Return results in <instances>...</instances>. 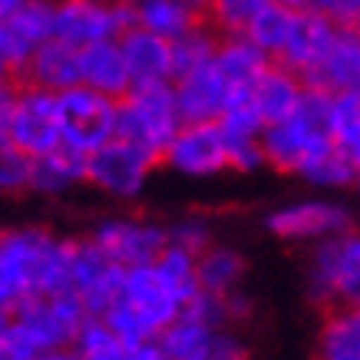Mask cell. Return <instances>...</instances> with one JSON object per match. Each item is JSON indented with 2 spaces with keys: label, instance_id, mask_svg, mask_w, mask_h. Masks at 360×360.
Instances as JSON below:
<instances>
[{
  "label": "cell",
  "instance_id": "cell-30",
  "mask_svg": "<svg viewBox=\"0 0 360 360\" xmlns=\"http://www.w3.org/2000/svg\"><path fill=\"white\" fill-rule=\"evenodd\" d=\"M221 44V33L212 27V23H198L188 33H182L179 40H172V70L175 79L195 73L202 66H208L219 53Z\"/></svg>",
  "mask_w": 360,
  "mask_h": 360
},
{
  "label": "cell",
  "instance_id": "cell-33",
  "mask_svg": "<svg viewBox=\"0 0 360 360\" xmlns=\"http://www.w3.org/2000/svg\"><path fill=\"white\" fill-rule=\"evenodd\" d=\"M73 347L79 350L83 360H132V347H126V344L106 328L103 317H89Z\"/></svg>",
  "mask_w": 360,
  "mask_h": 360
},
{
  "label": "cell",
  "instance_id": "cell-2",
  "mask_svg": "<svg viewBox=\"0 0 360 360\" xmlns=\"http://www.w3.org/2000/svg\"><path fill=\"white\" fill-rule=\"evenodd\" d=\"M264 146V162L274 172L301 175L304 165H311L317 155L330 153L338 142L330 132V93L307 86L301 106L295 116H288L284 122L264 126L262 132Z\"/></svg>",
  "mask_w": 360,
  "mask_h": 360
},
{
  "label": "cell",
  "instance_id": "cell-13",
  "mask_svg": "<svg viewBox=\"0 0 360 360\" xmlns=\"http://www.w3.org/2000/svg\"><path fill=\"white\" fill-rule=\"evenodd\" d=\"M89 241L99 245L126 271L155 264V258L169 248L165 225H155V221H146V219H129V215L103 219L96 229L89 231Z\"/></svg>",
  "mask_w": 360,
  "mask_h": 360
},
{
  "label": "cell",
  "instance_id": "cell-41",
  "mask_svg": "<svg viewBox=\"0 0 360 360\" xmlns=\"http://www.w3.org/2000/svg\"><path fill=\"white\" fill-rule=\"evenodd\" d=\"M212 360H248V347L238 334H231L229 328H221L212 344Z\"/></svg>",
  "mask_w": 360,
  "mask_h": 360
},
{
  "label": "cell",
  "instance_id": "cell-27",
  "mask_svg": "<svg viewBox=\"0 0 360 360\" xmlns=\"http://www.w3.org/2000/svg\"><path fill=\"white\" fill-rule=\"evenodd\" d=\"M221 328H212L205 321L192 317L188 311L179 314L169 328L159 334V344L172 360H212V344Z\"/></svg>",
  "mask_w": 360,
  "mask_h": 360
},
{
  "label": "cell",
  "instance_id": "cell-28",
  "mask_svg": "<svg viewBox=\"0 0 360 360\" xmlns=\"http://www.w3.org/2000/svg\"><path fill=\"white\" fill-rule=\"evenodd\" d=\"M245 278V258L241 251L229 248V245H212L198 255V284L208 295H231L241 288Z\"/></svg>",
  "mask_w": 360,
  "mask_h": 360
},
{
  "label": "cell",
  "instance_id": "cell-46",
  "mask_svg": "<svg viewBox=\"0 0 360 360\" xmlns=\"http://www.w3.org/2000/svg\"><path fill=\"white\" fill-rule=\"evenodd\" d=\"M274 4H284V7H295V11H304L307 0H274Z\"/></svg>",
  "mask_w": 360,
  "mask_h": 360
},
{
  "label": "cell",
  "instance_id": "cell-24",
  "mask_svg": "<svg viewBox=\"0 0 360 360\" xmlns=\"http://www.w3.org/2000/svg\"><path fill=\"white\" fill-rule=\"evenodd\" d=\"M83 182H86V155L70 153V149L60 146L53 153L33 159L30 192H37V195H46V198L66 195V192H73Z\"/></svg>",
  "mask_w": 360,
  "mask_h": 360
},
{
  "label": "cell",
  "instance_id": "cell-31",
  "mask_svg": "<svg viewBox=\"0 0 360 360\" xmlns=\"http://www.w3.org/2000/svg\"><path fill=\"white\" fill-rule=\"evenodd\" d=\"M295 20H297L295 7H284V4H274L271 0V4L251 20V27L245 30V37H248L258 50H264L271 60H278V56L284 53V46H288L291 30H295Z\"/></svg>",
  "mask_w": 360,
  "mask_h": 360
},
{
  "label": "cell",
  "instance_id": "cell-49",
  "mask_svg": "<svg viewBox=\"0 0 360 360\" xmlns=\"http://www.w3.org/2000/svg\"><path fill=\"white\" fill-rule=\"evenodd\" d=\"M357 192H360V179H357Z\"/></svg>",
  "mask_w": 360,
  "mask_h": 360
},
{
  "label": "cell",
  "instance_id": "cell-38",
  "mask_svg": "<svg viewBox=\"0 0 360 360\" xmlns=\"http://www.w3.org/2000/svg\"><path fill=\"white\" fill-rule=\"evenodd\" d=\"M33 186V159L17 149H0V188L7 195L30 192Z\"/></svg>",
  "mask_w": 360,
  "mask_h": 360
},
{
  "label": "cell",
  "instance_id": "cell-36",
  "mask_svg": "<svg viewBox=\"0 0 360 360\" xmlns=\"http://www.w3.org/2000/svg\"><path fill=\"white\" fill-rule=\"evenodd\" d=\"M103 321H106V328H110L126 347H142V344H149V340H159L153 330L142 324V317L136 314L126 301H116V304L103 314Z\"/></svg>",
  "mask_w": 360,
  "mask_h": 360
},
{
  "label": "cell",
  "instance_id": "cell-8",
  "mask_svg": "<svg viewBox=\"0 0 360 360\" xmlns=\"http://www.w3.org/2000/svg\"><path fill=\"white\" fill-rule=\"evenodd\" d=\"M56 0H33L11 13H0V66L11 83L27 77V66L53 40Z\"/></svg>",
  "mask_w": 360,
  "mask_h": 360
},
{
  "label": "cell",
  "instance_id": "cell-1",
  "mask_svg": "<svg viewBox=\"0 0 360 360\" xmlns=\"http://www.w3.org/2000/svg\"><path fill=\"white\" fill-rule=\"evenodd\" d=\"M73 241L44 225H13L0 235V307L56 297L70 291Z\"/></svg>",
  "mask_w": 360,
  "mask_h": 360
},
{
  "label": "cell",
  "instance_id": "cell-37",
  "mask_svg": "<svg viewBox=\"0 0 360 360\" xmlns=\"http://www.w3.org/2000/svg\"><path fill=\"white\" fill-rule=\"evenodd\" d=\"M165 235H169V245L186 248L192 255H202L205 248H212V225L202 215H182V219L169 221Z\"/></svg>",
  "mask_w": 360,
  "mask_h": 360
},
{
  "label": "cell",
  "instance_id": "cell-18",
  "mask_svg": "<svg viewBox=\"0 0 360 360\" xmlns=\"http://www.w3.org/2000/svg\"><path fill=\"white\" fill-rule=\"evenodd\" d=\"M122 56H126V70H129L132 89H153V86H172L175 70H172V44L155 37V33L132 27L120 40Z\"/></svg>",
  "mask_w": 360,
  "mask_h": 360
},
{
  "label": "cell",
  "instance_id": "cell-6",
  "mask_svg": "<svg viewBox=\"0 0 360 360\" xmlns=\"http://www.w3.org/2000/svg\"><path fill=\"white\" fill-rule=\"evenodd\" d=\"M132 27H136L132 7L120 0H56L53 40L73 50L122 40Z\"/></svg>",
  "mask_w": 360,
  "mask_h": 360
},
{
  "label": "cell",
  "instance_id": "cell-26",
  "mask_svg": "<svg viewBox=\"0 0 360 360\" xmlns=\"http://www.w3.org/2000/svg\"><path fill=\"white\" fill-rule=\"evenodd\" d=\"M317 360H360V314L357 307L328 311L317 330Z\"/></svg>",
  "mask_w": 360,
  "mask_h": 360
},
{
  "label": "cell",
  "instance_id": "cell-19",
  "mask_svg": "<svg viewBox=\"0 0 360 360\" xmlns=\"http://www.w3.org/2000/svg\"><path fill=\"white\" fill-rule=\"evenodd\" d=\"M304 93H307V83L297 73H291L281 63H271L245 99H248L251 110L262 116L264 126H274V122H284L288 116H295Z\"/></svg>",
  "mask_w": 360,
  "mask_h": 360
},
{
  "label": "cell",
  "instance_id": "cell-47",
  "mask_svg": "<svg viewBox=\"0 0 360 360\" xmlns=\"http://www.w3.org/2000/svg\"><path fill=\"white\" fill-rule=\"evenodd\" d=\"M350 30H354V37H357V40H360V20L354 23V27H350Z\"/></svg>",
  "mask_w": 360,
  "mask_h": 360
},
{
  "label": "cell",
  "instance_id": "cell-20",
  "mask_svg": "<svg viewBox=\"0 0 360 360\" xmlns=\"http://www.w3.org/2000/svg\"><path fill=\"white\" fill-rule=\"evenodd\" d=\"M208 7L212 0H139L132 7V17H136V27L172 44L192 27L208 23Z\"/></svg>",
  "mask_w": 360,
  "mask_h": 360
},
{
  "label": "cell",
  "instance_id": "cell-3",
  "mask_svg": "<svg viewBox=\"0 0 360 360\" xmlns=\"http://www.w3.org/2000/svg\"><path fill=\"white\" fill-rule=\"evenodd\" d=\"M0 142L4 149L40 159L63 146L56 93L30 83H7L0 93Z\"/></svg>",
  "mask_w": 360,
  "mask_h": 360
},
{
  "label": "cell",
  "instance_id": "cell-40",
  "mask_svg": "<svg viewBox=\"0 0 360 360\" xmlns=\"http://www.w3.org/2000/svg\"><path fill=\"white\" fill-rule=\"evenodd\" d=\"M307 7L324 13L328 20H334L344 30H350L360 20V0H307Z\"/></svg>",
  "mask_w": 360,
  "mask_h": 360
},
{
  "label": "cell",
  "instance_id": "cell-29",
  "mask_svg": "<svg viewBox=\"0 0 360 360\" xmlns=\"http://www.w3.org/2000/svg\"><path fill=\"white\" fill-rule=\"evenodd\" d=\"M153 268H155V274L162 278L165 288H169L182 304H192V301L202 295V284H198V255H192V251L169 245V248L155 258Z\"/></svg>",
  "mask_w": 360,
  "mask_h": 360
},
{
  "label": "cell",
  "instance_id": "cell-7",
  "mask_svg": "<svg viewBox=\"0 0 360 360\" xmlns=\"http://www.w3.org/2000/svg\"><path fill=\"white\" fill-rule=\"evenodd\" d=\"M60 103V132L63 149L79 155H93L106 142L116 139V112L120 103L103 93H93L89 86H73L56 96Z\"/></svg>",
  "mask_w": 360,
  "mask_h": 360
},
{
  "label": "cell",
  "instance_id": "cell-44",
  "mask_svg": "<svg viewBox=\"0 0 360 360\" xmlns=\"http://www.w3.org/2000/svg\"><path fill=\"white\" fill-rule=\"evenodd\" d=\"M40 360H83V357H79L77 347H63V350H50V354H44Z\"/></svg>",
  "mask_w": 360,
  "mask_h": 360
},
{
  "label": "cell",
  "instance_id": "cell-5",
  "mask_svg": "<svg viewBox=\"0 0 360 360\" xmlns=\"http://www.w3.org/2000/svg\"><path fill=\"white\" fill-rule=\"evenodd\" d=\"M186 122L179 116V103H175L172 86H153V89H132L129 96L120 99V112H116V139L132 142L155 155L162 162V153L175 132Z\"/></svg>",
  "mask_w": 360,
  "mask_h": 360
},
{
  "label": "cell",
  "instance_id": "cell-34",
  "mask_svg": "<svg viewBox=\"0 0 360 360\" xmlns=\"http://www.w3.org/2000/svg\"><path fill=\"white\" fill-rule=\"evenodd\" d=\"M271 0H212L208 7V23L221 37H241L251 27V20L268 7Z\"/></svg>",
  "mask_w": 360,
  "mask_h": 360
},
{
  "label": "cell",
  "instance_id": "cell-17",
  "mask_svg": "<svg viewBox=\"0 0 360 360\" xmlns=\"http://www.w3.org/2000/svg\"><path fill=\"white\" fill-rule=\"evenodd\" d=\"M120 301H126V304L142 317V324L153 330L155 338H159L172 321H179V314L186 311V304L165 288L153 264H146V268H129V271H126Z\"/></svg>",
  "mask_w": 360,
  "mask_h": 360
},
{
  "label": "cell",
  "instance_id": "cell-42",
  "mask_svg": "<svg viewBox=\"0 0 360 360\" xmlns=\"http://www.w3.org/2000/svg\"><path fill=\"white\" fill-rule=\"evenodd\" d=\"M225 307H229V321L235 324V321H245V317L251 314V301L245 291H231V295H225Z\"/></svg>",
  "mask_w": 360,
  "mask_h": 360
},
{
  "label": "cell",
  "instance_id": "cell-4",
  "mask_svg": "<svg viewBox=\"0 0 360 360\" xmlns=\"http://www.w3.org/2000/svg\"><path fill=\"white\" fill-rule=\"evenodd\" d=\"M307 297L328 311L360 304V231L314 245L307 262Z\"/></svg>",
  "mask_w": 360,
  "mask_h": 360
},
{
  "label": "cell",
  "instance_id": "cell-25",
  "mask_svg": "<svg viewBox=\"0 0 360 360\" xmlns=\"http://www.w3.org/2000/svg\"><path fill=\"white\" fill-rule=\"evenodd\" d=\"M311 89H324V93H347L360 89V40L354 30H340L338 44L330 46L328 60L321 63L314 77L307 79Z\"/></svg>",
  "mask_w": 360,
  "mask_h": 360
},
{
  "label": "cell",
  "instance_id": "cell-23",
  "mask_svg": "<svg viewBox=\"0 0 360 360\" xmlns=\"http://www.w3.org/2000/svg\"><path fill=\"white\" fill-rule=\"evenodd\" d=\"M271 63H274L271 56L264 50H258L245 33L241 37H221L219 53H215V66L225 73V79L238 89L241 96H248L251 86L264 77V70Z\"/></svg>",
  "mask_w": 360,
  "mask_h": 360
},
{
  "label": "cell",
  "instance_id": "cell-12",
  "mask_svg": "<svg viewBox=\"0 0 360 360\" xmlns=\"http://www.w3.org/2000/svg\"><path fill=\"white\" fill-rule=\"evenodd\" d=\"M126 268L112 262L106 251L89 238L73 241V264H70V291L86 304L89 317H103L122 297Z\"/></svg>",
  "mask_w": 360,
  "mask_h": 360
},
{
  "label": "cell",
  "instance_id": "cell-14",
  "mask_svg": "<svg viewBox=\"0 0 360 360\" xmlns=\"http://www.w3.org/2000/svg\"><path fill=\"white\" fill-rule=\"evenodd\" d=\"M162 165L186 179H212L229 169V146L219 122H186L162 153Z\"/></svg>",
  "mask_w": 360,
  "mask_h": 360
},
{
  "label": "cell",
  "instance_id": "cell-21",
  "mask_svg": "<svg viewBox=\"0 0 360 360\" xmlns=\"http://www.w3.org/2000/svg\"><path fill=\"white\" fill-rule=\"evenodd\" d=\"M79 70H83V86H89L93 93H103L116 103L132 93L120 40H106V44L79 50Z\"/></svg>",
  "mask_w": 360,
  "mask_h": 360
},
{
  "label": "cell",
  "instance_id": "cell-11",
  "mask_svg": "<svg viewBox=\"0 0 360 360\" xmlns=\"http://www.w3.org/2000/svg\"><path fill=\"white\" fill-rule=\"evenodd\" d=\"M264 229L281 241H321L350 231V208L334 198H301L264 215Z\"/></svg>",
  "mask_w": 360,
  "mask_h": 360
},
{
  "label": "cell",
  "instance_id": "cell-15",
  "mask_svg": "<svg viewBox=\"0 0 360 360\" xmlns=\"http://www.w3.org/2000/svg\"><path fill=\"white\" fill-rule=\"evenodd\" d=\"M172 89L182 122H219L235 103L245 99L225 79V73L215 66V60L202 66V70H195V73H188V77L175 79Z\"/></svg>",
  "mask_w": 360,
  "mask_h": 360
},
{
  "label": "cell",
  "instance_id": "cell-48",
  "mask_svg": "<svg viewBox=\"0 0 360 360\" xmlns=\"http://www.w3.org/2000/svg\"><path fill=\"white\" fill-rule=\"evenodd\" d=\"M120 4H126V7H136V4H139V0H120Z\"/></svg>",
  "mask_w": 360,
  "mask_h": 360
},
{
  "label": "cell",
  "instance_id": "cell-43",
  "mask_svg": "<svg viewBox=\"0 0 360 360\" xmlns=\"http://www.w3.org/2000/svg\"><path fill=\"white\" fill-rule=\"evenodd\" d=\"M132 360H172V357L162 350L159 340H149V344H142V347H132Z\"/></svg>",
  "mask_w": 360,
  "mask_h": 360
},
{
  "label": "cell",
  "instance_id": "cell-16",
  "mask_svg": "<svg viewBox=\"0 0 360 360\" xmlns=\"http://www.w3.org/2000/svg\"><path fill=\"white\" fill-rule=\"evenodd\" d=\"M340 30H344V27L328 20L324 13L304 7V11H297V20H295L291 37H288V46H284V53L278 56L274 63L288 66L291 73H297V77L307 83V79L321 70V63L328 60L330 46L338 44Z\"/></svg>",
  "mask_w": 360,
  "mask_h": 360
},
{
  "label": "cell",
  "instance_id": "cell-45",
  "mask_svg": "<svg viewBox=\"0 0 360 360\" xmlns=\"http://www.w3.org/2000/svg\"><path fill=\"white\" fill-rule=\"evenodd\" d=\"M23 4H33V0H0V13H11L17 7H23Z\"/></svg>",
  "mask_w": 360,
  "mask_h": 360
},
{
  "label": "cell",
  "instance_id": "cell-22",
  "mask_svg": "<svg viewBox=\"0 0 360 360\" xmlns=\"http://www.w3.org/2000/svg\"><path fill=\"white\" fill-rule=\"evenodd\" d=\"M20 83H30L37 89H46V93H66L73 86H83V70H79V50L60 44V40H50V44L33 56V63L27 66V77Z\"/></svg>",
  "mask_w": 360,
  "mask_h": 360
},
{
  "label": "cell",
  "instance_id": "cell-35",
  "mask_svg": "<svg viewBox=\"0 0 360 360\" xmlns=\"http://www.w3.org/2000/svg\"><path fill=\"white\" fill-rule=\"evenodd\" d=\"M330 132L340 149L360 142V89L330 93Z\"/></svg>",
  "mask_w": 360,
  "mask_h": 360
},
{
  "label": "cell",
  "instance_id": "cell-10",
  "mask_svg": "<svg viewBox=\"0 0 360 360\" xmlns=\"http://www.w3.org/2000/svg\"><path fill=\"white\" fill-rule=\"evenodd\" d=\"M155 165H159V159L149 155L146 149L112 139L86 159V186H93L110 198L129 202V198H139L142 188L149 186V175Z\"/></svg>",
  "mask_w": 360,
  "mask_h": 360
},
{
  "label": "cell",
  "instance_id": "cell-39",
  "mask_svg": "<svg viewBox=\"0 0 360 360\" xmlns=\"http://www.w3.org/2000/svg\"><path fill=\"white\" fill-rule=\"evenodd\" d=\"M40 357H44V350L23 334L20 324L4 317L0 321V360H40Z\"/></svg>",
  "mask_w": 360,
  "mask_h": 360
},
{
  "label": "cell",
  "instance_id": "cell-32",
  "mask_svg": "<svg viewBox=\"0 0 360 360\" xmlns=\"http://www.w3.org/2000/svg\"><path fill=\"white\" fill-rule=\"evenodd\" d=\"M297 179H304L307 186L324 188V192H340V188L357 186L360 169L350 162V155L340 146H334L330 153L317 155L311 165H304V172L297 175Z\"/></svg>",
  "mask_w": 360,
  "mask_h": 360
},
{
  "label": "cell",
  "instance_id": "cell-9",
  "mask_svg": "<svg viewBox=\"0 0 360 360\" xmlns=\"http://www.w3.org/2000/svg\"><path fill=\"white\" fill-rule=\"evenodd\" d=\"M4 317H11L13 324H20L23 334L44 354H50V350H63L77 344L79 330L89 321V311L73 291H66V295H56V297L27 301V304L7 311Z\"/></svg>",
  "mask_w": 360,
  "mask_h": 360
}]
</instances>
